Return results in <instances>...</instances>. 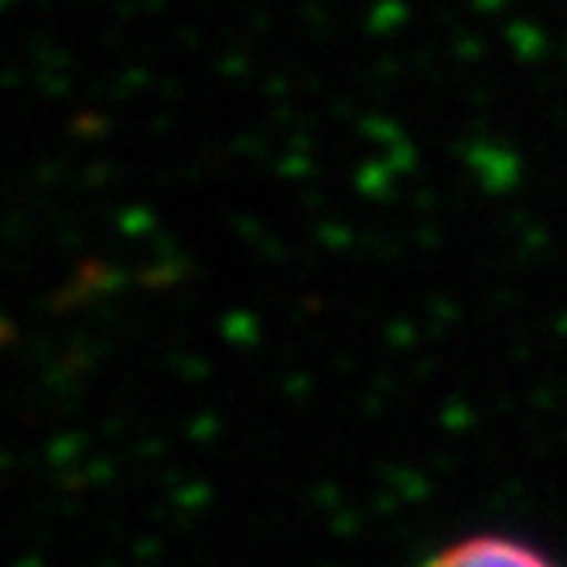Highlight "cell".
Returning a JSON list of instances; mask_svg holds the SVG:
<instances>
[{"label":"cell","instance_id":"1","mask_svg":"<svg viewBox=\"0 0 567 567\" xmlns=\"http://www.w3.org/2000/svg\"><path fill=\"white\" fill-rule=\"evenodd\" d=\"M421 567H560L547 550L503 530L458 537L434 550Z\"/></svg>","mask_w":567,"mask_h":567}]
</instances>
